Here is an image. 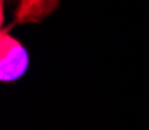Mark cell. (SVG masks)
I'll return each mask as SVG.
<instances>
[{
	"instance_id": "obj_1",
	"label": "cell",
	"mask_w": 149,
	"mask_h": 130,
	"mask_svg": "<svg viewBox=\"0 0 149 130\" xmlns=\"http://www.w3.org/2000/svg\"><path fill=\"white\" fill-rule=\"evenodd\" d=\"M9 28L0 31V82H14L28 70V51L16 37L9 34Z\"/></svg>"
},
{
	"instance_id": "obj_2",
	"label": "cell",
	"mask_w": 149,
	"mask_h": 130,
	"mask_svg": "<svg viewBox=\"0 0 149 130\" xmlns=\"http://www.w3.org/2000/svg\"><path fill=\"white\" fill-rule=\"evenodd\" d=\"M2 23H3V0H0V31H2Z\"/></svg>"
}]
</instances>
